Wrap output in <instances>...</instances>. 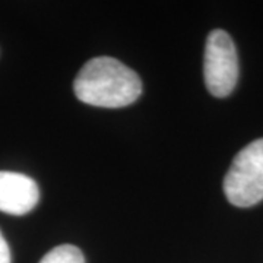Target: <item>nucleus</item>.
I'll use <instances>...</instances> for the list:
<instances>
[{
  "instance_id": "obj_1",
  "label": "nucleus",
  "mask_w": 263,
  "mask_h": 263,
  "mask_svg": "<svg viewBox=\"0 0 263 263\" xmlns=\"http://www.w3.org/2000/svg\"><path fill=\"white\" fill-rule=\"evenodd\" d=\"M73 91L82 103L120 108L135 103L142 94L136 72L113 57H95L86 62L73 82Z\"/></svg>"
},
{
  "instance_id": "obj_2",
  "label": "nucleus",
  "mask_w": 263,
  "mask_h": 263,
  "mask_svg": "<svg viewBox=\"0 0 263 263\" xmlns=\"http://www.w3.org/2000/svg\"><path fill=\"white\" fill-rule=\"evenodd\" d=\"M224 193L231 205L249 208L263 199V139L249 143L235 155L224 179Z\"/></svg>"
},
{
  "instance_id": "obj_3",
  "label": "nucleus",
  "mask_w": 263,
  "mask_h": 263,
  "mask_svg": "<svg viewBox=\"0 0 263 263\" xmlns=\"http://www.w3.org/2000/svg\"><path fill=\"white\" fill-rule=\"evenodd\" d=\"M203 75L208 91L224 98L233 92L238 79V59L231 37L222 29H214L206 40Z\"/></svg>"
},
{
  "instance_id": "obj_4",
  "label": "nucleus",
  "mask_w": 263,
  "mask_h": 263,
  "mask_svg": "<svg viewBox=\"0 0 263 263\" xmlns=\"http://www.w3.org/2000/svg\"><path fill=\"white\" fill-rule=\"evenodd\" d=\"M40 189L34 180L13 171H0V211L25 215L37 206Z\"/></svg>"
},
{
  "instance_id": "obj_5",
  "label": "nucleus",
  "mask_w": 263,
  "mask_h": 263,
  "mask_svg": "<svg viewBox=\"0 0 263 263\" xmlns=\"http://www.w3.org/2000/svg\"><path fill=\"white\" fill-rule=\"evenodd\" d=\"M40 263H85V257L76 246L63 245L50 250Z\"/></svg>"
},
{
  "instance_id": "obj_6",
  "label": "nucleus",
  "mask_w": 263,
  "mask_h": 263,
  "mask_svg": "<svg viewBox=\"0 0 263 263\" xmlns=\"http://www.w3.org/2000/svg\"><path fill=\"white\" fill-rule=\"evenodd\" d=\"M0 263H10L9 246L2 233H0Z\"/></svg>"
}]
</instances>
